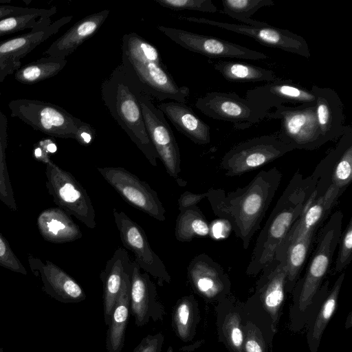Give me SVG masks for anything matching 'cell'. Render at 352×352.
Wrapping results in <instances>:
<instances>
[{
  "instance_id": "cell-33",
  "label": "cell",
  "mask_w": 352,
  "mask_h": 352,
  "mask_svg": "<svg viewBox=\"0 0 352 352\" xmlns=\"http://www.w3.org/2000/svg\"><path fill=\"white\" fill-rule=\"evenodd\" d=\"M224 78L237 82H273L278 78L275 73L254 65L230 60H220L213 65Z\"/></svg>"
},
{
  "instance_id": "cell-14",
  "label": "cell",
  "mask_w": 352,
  "mask_h": 352,
  "mask_svg": "<svg viewBox=\"0 0 352 352\" xmlns=\"http://www.w3.org/2000/svg\"><path fill=\"white\" fill-rule=\"evenodd\" d=\"M103 178L132 206L164 221L166 210L157 193L145 182L122 167H98Z\"/></svg>"
},
{
  "instance_id": "cell-26",
  "label": "cell",
  "mask_w": 352,
  "mask_h": 352,
  "mask_svg": "<svg viewBox=\"0 0 352 352\" xmlns=\"http://www.w3.org/2000/svg\"><path fill=\"white\" fill-rule=\"evenodd\" d=\"M109 14V10H104L82 18L55 40L45 54L66 58L99 30Z\"/></svg>"
},
{
  "instance_id": "cell-15",
  "label": "cell",
  "mask_w": 352,
  "mask_h": 352,
  "mask_svg": "<svg viewBox=\"0 0 352 352\" xmlns=\"http://www.w3.org/2000/svg\"><path fill=\"white\" fill-rule=\"evenodd\" d=\"M157 28L182 47L209 58H229L252 60H263L268 58L265 54L222 38L171 27L160 25Z\"/></svg>"
},
{
  "instance_id": "cell-32",
  "label": "cell",
  "mask_w": 352,
  "mask_h": 352,
  "mask_svg": "<svg viewBox=\"0 0 352 352\" xmlns=\"http://www.w3.org/2000/svg\"><path fill=\"white\" fill-rule=\"evenodd\" d=\"M200 318L199 305L193 295L178 299L171 313V325L177 337L184 342L192 341Z\"/></svg>"
},
{
  "instance_id": "cell-44",
  "label": "cell",
  "mask_w": 352,
  "mask_h": 352,
  "mask_svg": "<svg viewBox=\"0 0 352 352\" xmlns=\"http://www.w3.org/2000/svg\"><path fill=\"white\" fill-rule=\"evenodd\" d=\"M164 336L158 332L147 335L142 339L132 352H162Z\"/></svg>"
},
{
  "instance_id": "cell-51",
  "label": "cell",
  "mask_w": 352,
  "mask_h": 352,
  "mask_svg": "<svg viewBox=\"0 0 352 352\" xmlns=\"http://www.w3.org/2000/svg\"><path fill=\"white\" fill-rule=\"evenodd\" d=\"M203 342H204V340H198L196 342H195L190 345L184 346L181 347L180 351H192L195 349H196L197 348H198L199 346H200Z\"/></svg>"
},
{
  "instance_id": "cell-49",
  "label": "cell",
  "mask_w": 352,
  "mask_h": 352,
  "mask_svg": "<svg viewBox=\"0 0 352 352\" xmlns=\"http://www.w3.org/2000/svg\"><path fill=\"white\" fill-rule=\"evenodd\" d=\"M33 157L39 162L46 164L51 159L50 155L46 153L37 143L34 144L33 149Z\"/></svg>"
},
{
  "instance_id": "cell-31",
  "label": "cell",
  "mask_w": 352,
  "mask_h": 352,
  "mask_svg": "<svg viewBox=\"0 0 352 352\" xmlns=\"http://www.w3.org/2000/svg\"><path fill=\"white\" fill-rule=\"evenodd\" d=\"M344 277L343 272L329 289L316 314L306 323L307 342L310 352L318 351L322 334L336 310Z\"/></svg>"
},
{
  "instance_id": "cell-18",
  "label": "cell",
  "mask_w": 352,
  "mask_h": 352,
  "mask_svg": "<svg viewBox=\"0 0 352 352\" xmlns=\"http://www.w3.org/2000/svg\"><path fill=\"white\" fill-rule=\"evenodd\" d=\"M194 292L208 302H218L231 294V281L222 267L206 254L194 257L188 267Z\"/></svg>"
},
{
  "instance_id": "cell-23",
  "label": "cell",
  "mask_w": 352,
  "mask_h": 352,
  "mask_svg": "<svg viewBox=\"0 0 352 352\" xmlns=\"http://www.w3.org/2000/svg\"><path fill=\"white\" fill-rule=\"evenodd\" d=\"M65 16L55 21L51 19L32 28L30 32L0 41V62L18 63L41 43L56 34L72 19Z\"/></svg>"
},
{
  "instance_id": "cell-47",
  "label": "cell",
  "mask_w": 352,
  "mask_h": 352,
  "mask_svg": "<svg viewBox=\"0 0 352 352\" xmlns=\"http://www.w3.org/2000/svg\"><path fill=\"white\" fill-rule=\"evenodd\" d=\"M33 8H23L10 6L8 4L0 5V19L3 18L24 14L30 12Z\"/></svg>"
},
{
  "instance_id": "cell-5",
  "label": "cell",
  "mask_w": 352,
  "mask_h": 352,
  "mask_svg": "<svg viewBox=\"0 0 352 352\" xmlns=\"http://www.w3.org/2000/svg\"><path fill=\"white\" fill-rule=\"evenodd\" d=\"M343 213L334 212L320 231L317 243L304 276L296 282L289 309L290 329L298 331L305 327V316L320 288L342 234Z\"/></svg>"
},
{
  "instance_id": "cell-22",
  "label": "cell",
  "mask_w": 352,
  "mask_h": 352,
  "mask_svg": "<svg viewBox=\"0 0 352 352\" xmlns=\"http://www.w3.org/2000/svg\"><path fill=\"white\" fill-rule=\"evenodd\" d=\"M246 98L268 111L278 105L294 106L316 102L312 91L300 87L291 80L278 79L266 85L249 89Z\"/></svg>"
},
{
  "instance_id": "cell-28",
  "label": "cell",
  "mask_w": 352,
  "mask_h": 352,
  "mask_svg": "<svg viewBox=\"0 0 352 352\" xmlns=\"http://www.w3.org/2000/svg\"><path fill=\"white\" fill-rule=\"evenodd\" d=\"M157 108L166 115L180 133L198 144L210 142V126L201 120L186 103L163 102Z\"/></svg>"
},
{
  "instance_id": "cell-20",
  "label": "cell",
  "mask_w": 352,
  "mask_h": 352,
  "mask_svg": "<svg viewBox=\"0 0 352 352\" xmlns=\"http://www.w3.org/2000/svg\"><path fill=\"white\" fill-rule=\"evenodd\" d=\"M32 273L42 281L43 291L63 303H78L86 298L81 286L66 272L50 261L31 254L28 257Z\"/></svg>"
},
{
  "instance_id": "cell-8",
  "label": "cell",
  "mask_w": 352,
  "mask_h": 352,
  "mask_svg": "<svg viewBox=\"0 0 352 352\" xmlns=\"http://www.w3.org/2000/svg\"><path fill=\"white\" fill-rule=\"evenodd\" d=\"M45 166L46 186L58 208L94 229L96 212L86 190L69 172L52 160Z\"/></svg>"
},
{
  "instance_id": "cell-1",
  "label": "cell",
  "mask_w": 352,
  "mask_h": 352,
  "mask_svg": "<svg viewBox=\"0 0 352 352\" xmlns=\"http://www.w3.org/2000/svg\"><path fill=\"white\" fill-rule=\"evenodd\" d=\"M282 173L276 167L261 170L244 187L226 192L210 189L207 199L214 214L226 221L246 250L280 184Z\"/></svg>"
},
{
  "instance_id": "cell-17",
  "label": "cell",
  "mask_w": 352,
  "mask_h": 352,
  "mask_svg": "<svg viewBox=\"0 0 352 352\" xmlns=\"http://www.w3.org/2000/svg\"><path fill=\"white\" fill-rule=\"evenodd\" d=\"M261 272L254 294L270 318L272 330L275 334L277 332L286 294V256H274Z\"/></svg>"
},
{
  "instance_id": "cell-48",
  "label": "cell",
  "mask_w": 352,
  "mask_h": 352,
  "mask_svg": "<svg viewBox=\"0 0 352 352\" xmlns=\"http://www.w3.org/2000/svg\"><path fill=\"white\" fill-rule=\"evenodd\" d=\"M21 66V62L7 63L0 62V83L3 82L8 75L15 72Z\"/></svg>"
},
{
  "instance_id": "cell-2",
  "label": "cell",
  "mask_w": 352,
  "mask_h": 352,
  "mask_svg": "<svg viewBox=\"0 0 352 352\" xmlns=\"http://www.w3.org/2000/svg\"><path fill=\"white\" fill-rule=\"evenodd\" d=\"M316 179L296 172L278 199L260 232L246 269L255 276L270 262L292 225L302 213L314 194Z\"/></svg>"
},
{
  "instance_id": "cell-55",
  "label": "cell",
  "mask_w": 352,
  "mask_h": 352,
  "mask_svg": "<svg viewBox=\"0 0 352 352\" xmlns=\"http://www.w3.org/2000/svg\"><path fill=\"white\" fill-rule=\"evenodd\" d=\"M0 352H5L2 348L0 347Z\"/></svg>"
},
{
  "instance_id": "cell-4",
  "label": "cell",
  "mask_w": 352,
  "mask_h": 352,
  "mask_svg": "<svg viewBox=\"0 0 352 352\" xmlns=\"http://www.w3.org/2000/svg\"><path fill=\"white\" fill-rule=\"evenodd\" d=\"M121 50V64L133 73L144 93L158 100L186 102L189 88L176 83L152 43L131 32L123 35Z\"/></svg>"
},
{
  "instance_id": "cell-54",
  "label": "cell",
  "mask_w": 352,
  "mask_h": 352,
  "mask_svg": "<svg viewBox=\"0 0 352 352\" xmlns=\"http://www.w3.org/2000/svg\"><path fill=\"white\" fill-rule=\"evenodd\" d=\"M166 352H174V349L172 346H169Z\"/></svg>"
},
{
  "instance_id": "cell-30",
  "label": "cell",
  "mask_w": 352,
  "mask_h": 352,
  "mask_svg": "<svg viewBox=\"0 0 352 352\" xmlns=\"http://www.w3.org/2000/svg\"><path fill=\"white\" fill-rule=\"evenodd\" d=\"M130 270L125 276L113 309L106 336L107 352H121L130 315Z\"/></svg>"
},
{
  "instance_id": "cell-21",
  "label": "cell",
  "mask_w": 352,
  "mask_h": 352,
  "mask_svg": "<svg viewBox=\"0 0 352 352\" xmlns=\"http://www.w3.org/2000/svg\"><path fill=\"white\" fill-rule=\"evenodd\" d=\"M342 193L331 188H329L323 196L318 199H311L302 213L291 227L274 256H285V252L292 242L309 232L317 231L320 225L330 215Z\"/></svg>"
},
{
  "instance_id": "cell-56",
  "label": "cell",
  "mask_w": 352,
  "mask_h": 352,
  "mask_svg": "<svg viewBox=\"0 0 352 352\" xmlns=\"http://www.w3.org/2000/svg\"></svg>"
},
{
  "instance_id": "cell-9",
  "label": "cell",
  "mask_w": 352,
  "mask_h": 352,
  "mask_svg": "<svg viewBox=\"0 0 352 352\" xmlns=\"http://www.w3.org/2000/svg\"><path fill=\"white\" fill-rule=\"evenodd\" d=\"M293 150L276 133L261 135L230 148L223 156L220 166L226 176H238L273 162Z\"/></svg>"
},
{
  "instance_id": "cell-40",
  "label": "cell",
  "mask_w": 352,
  "mask_h": 352,
  "mask_svg": "<svg viewBox=\"0 0 352 352\" xmlns=\"http://www.w3.org/2000/svg\"><path fill=\"white\" fill-rule=\"evenodd\" d=\"M243 352H268L267 344L261 329L243 316Z\"/></svg>"
},
{
  "instance_id": "cell-16",
  "label": "cell",
  "mask_w": 352,
  "mask_h": 352,
  "mask_svg": "<svg viewBox=\"0 0 352 352\" xmlns=\"http://www.w3.org/2000/svg\"><path fill=\"white\" fill-rule=\"evenodd\" d=\"M114 221L123 245L131 251L135 262L146 273L158 280L170 283L171 277L162 259L152 250L144 230L124 212L113 209Z\"/></svg>"
},
{
  "instance_id": "cell-12",
  "label": "cell",
  "mask_w": 352,
  "mask_h": 352,
  "mask_svg": "<svg viewBox=\"0 0 352 352\" xmlns=\"http://www.w3.org/2000/svg\"><path fill=\"white\" fill-rule=\"evenodd\" d=\"M311 175L317 182L312 199L324 195L329 188L342 192L352 180V128L345 125L336 146L318 163Z\"/></svg>"
},
{
  "instance_id": "cell-35",
  "label": "cell",
  "mask_w": 352,
  "mask_h": 352,
  "mask_svg": "<svg viewBox=\"0 0 352 352\" xmlns=\"http://www.w3.org/2000/svg\"><path fill=\"white\" fill-rule=\"evenodd\" d=\"M66 64V58L47 56L21 66L14 72V78L22 84H36L54 77Z\"/></svg>"
},
{
  "instance_id": "cell-39",
  "label": "cell",
  "mask_w": 352,
  "mask_h": 352,
  "mask_svg": "<svg viewBox=\"0 0 352 352\" xmlns=\"http://www.w3.org/2000/svg\"><path fill=\"white\" fill-rule=\"evenodd\" d=\"M223 12L245 23L259 9L274 5L272 0H223Z\"/></svg>"
},
{
  "instance_id": "cell-45",
  "label": "cell",
  "mask_w": 352,
  "mask_h": 352,
  "mask_svg": "<svg viewBox=\"0 0 352 352\" xmlns=\"http://www.w3.org/2000/svg\"><path fill=\"white\" fill-rule=\"evenodd\" d=\"M96 137V130L89 124L81 121L74 139L81 145H89Z\"/></svg>"
},
{
  "instance_id": "cell-13",
  "label": "cell",
  "mask_w": 352,
  "mask_h": 352,
  "mask_svg": "<svg viewBox=\"0 0 352 352\" xmlns=\"http://www.w3.org/2000/svg\"><path fill=\"white\" fill-rule=\"evenodd\" d=\"M146 132L168 174L175 179L181 172L179 146L164 114L142 89L138 94Z\"/></svg>"
},
{
  "instance_id": "cell-50",
  "label": "cell",
  "mask_w": 352,
  "mask_h": 352,
  "mask_svg": "<svg viewBox=\"0 0 352 352\" xmlns=\"http://www.w3.org/2000/svg\"><path fill=\"white\" fill-rule=\"evenodd\" d=\"M37 144L49 155L54 153L57 150L55 142L50 138H45L40 140Z\"/></svg>"
},
{
  "instance_id": "cell-53",
  "label": "cell",
  "mask_w": 352,
  "mask_h": 352,
  "mask_svg": "<svg viewBox=\"0 0 352 352\" xmlns=\"http://www.w3.org/2000/svg\"><path fill=\"white\" fill-rule=\"evenodd\" d=\"M12 1V0H0V5L1 4H8Z\"/></svg>"
},
{
  "instance_id": "cell-10",
  "label": "cell",
  "mask_w": 352,
  "mask_h": 352,
  "mask_svg": "<svg viewBox=\"0 0 352 352\" xmlns=\"http://www.w3.org/2000/svg\"><path fill=\"white\" fill-rule=\"evenodd\" d=\"M188 22L206 24L251 37L261 45L283 50L309 58L311 56L306 41L287 30L272 26L265 22L250 19L248 25L217 21L203 17L182 16Z\"/></svg>"
},
{
  "instance_id": "cell-36",
  "label": "cell",
  "mask_w": 352,
  "mask_h": 352,
  "mask_svg": "<svg viewBox=\"0 0 352 352\" xmlns=\"http://www.w3.org/2000/svg\"><path fill=\"white\" fill-rule=\"evenodd\" d=\"M175 233L179 241H190L195 237L209 235L210 225L201 210L195 206L179 213L176 220Z\"/></svg>"
},
{
  "instance_id": "cell-27",
  "label": "cell",
  "mask_w": 352,
  "mask_h": 352,
  "mask_svg": "<svg viewBox=\"0 0 352 352\" xmlns=\"http://www.w3.org/2000/svg\"><path fill=\"white\" fill-rule=\"evenodd\" d=\"M131 264L127 252L122 248H118L100 273L104 320L107 326L109 325L113 309L125 276L131 269Z\"/></svg>"
},
{
  "instance_id": "cell-6",
  "label": "cell",
  "mask_w": 352,
  "mask_h": 352,
  "mask_svg": "<svg viewBox=\"0 0 352 352\" xmlns=\"http://www.w3.org/2000/svg\"><path fill=\"white\" fill-rule=\"evenodd\" d=\"M266 118L280 120L279 139L293 149L313 151L324 144L316 117V102L278 105Z\"/></svg>"
},
{
  "instance_id": "cell-34",
  "label": "cell",
  "mask_w": 352,
  "mask_h": 352,
  "mask_svg": "<svg viewBox=\"0 0 352 352\" xmlns=\"http://www.w3.org/2000/svg\"><path fill=\"white\" fill-rule=\"evenodd\" d=\"M317 231H311L292 242L285 252L287 258L286 293L292 292L300 278V274Z\"/></svg>"
},
{
  "instance_id": "cell-25",
  "label": "cell",
  "mask_w": 352,
  "mask_h": 352,
  "mask_svg": "<svg viewBox=\"0 0 352 352\" xmlns=\"http://www.w3.org/2000/svg\"><path fill=\"white\" fill-rule=\"evenodd\" d=\"M243 305L230 294L215 308L219 341L229 352H243Z\"/></svg>"
},
{
  "instance_id": "cell-46",
  "label": "cell",
  "mask_w": 352,
  "mask_h": 352,
  "mask_svg": "<svg viewBox=\"0 0 352 352\" xmlns=\"http://www.w3.org/2000/svg\"><path fill=\"white\" fill-rule=\"evenodd\" d=\"M208 192L196 194L189 191H186L181 195L178 199V209L181 212L192 206H196L203 199L207 198Z\"/></svg>"
},
{
  "instance_id": "cell-24",
  "label": "cell",
  "mask_w": 352,
  "mask_h": 352,
  "mask_svg": "<svg viewBox=\"0 0 352 352\" xmlns=\"http://www.w3.org/2000/svg\"><path fill=\"white\" fill-rule=\"evenodd\" d=\"M311 91L316 97L317 121L324 143L339 139L345 126L340 98L329 87L314 85Z\"/></svg>"
},
{
  "instance_id": "cell-7",
  "label": "cell",
  "mask_w": 352,
  "mask_h": 352,
  "mask_svg": "<svg viewBox=\"0 0 352 352\" xmlns=\"http://www.w3.org/2000/svg\"><path fill=\"white\" fill-rule=\"evenodd\" d=\"M8 107L12 117L54 138L74 139L82 121L56 104L35 99L12 100Z\"/></svg>"
},
{
  "instance_id": "cell-11",
  "label": "cell",
  "mask_w": 352,
  "mask_h": 352,
  "mask_svg": "<svg viewBox=\"0 0 352 352\" xmlns=\"http://www.w3.org/2000/svg\"><path fill=\"white\" fill-rule=\"evenodd\" d=\"M195 107L214 120L231 122L236 129H248L266 118L268 111L236 93L212 91L197 98Z\"/></svg>"
},
{
  "instance_id": "cell-38",
  "label": "cell",
  "mask_w": 352,
  "mask_h": 352,
  "mask_svg": "<svg viewBox=\"0 0 352 352\" xmlns=\"http://www.w3.org/2000/svg\"><path fill=\"white\" fill-rule=\"evenodd\" d=\"M7 129V118L0 109V201L11 210L16 212L17 205L6 163Z\"/></svg>"
},
{
  "instance_id": "cell-42",
  "label": "cell",
  "mask_w": 352,
  "mask_h": 352,
  "mask_svg": "<svg viewBox=\"0 0 352 352\" xmlns=\"http://www.w3.org/2000/svg\"><path fill=\"white\" fill-rule=\"evenodd\" d=\"M339 250L335 263V271L341 272L346 267L352 258V218L340 236Z\"/></svg>"
},
{
  "instance_id": "cell-43",
  "label": "cell",
  "mask_w": 352,
  "mask_h": 352,
  "mask_svg": "<svg viewBox=\"0 0 352 352\" xmlns=\"http://www.w3.org/2000/svg\"><path fill=\"white\" fill-rule=\"evenodd\" d=\"M0 265L4 268L27 275L25 267L13 252L8 240L0 232Z\"/></svg>"
},
{
  "instance_id": "cell-3",
  "label": "cell",
  "mask_w": 352,
  "mask_h": 352,
  "mask_svg": "<svg viewBox=\"0 0 352 352\" xmlns=\"http://www.w3.org/2000/svg\"><path fill=\"white\" fill-rule=\"evenodd\" d=\"M142 89L133 73L120 64L102 82L101 96L112 118L149 163L157 166L158 155L146 132L138 98Z\"/></svg>"
},
{
  "instance_id": "cell-37",
  "label": "cell",
  "mask_w": 352,
  "mask_h": 352,
  "mask_svg": "<svg viewBox=\"0 0 352 352\" xmlns=\"http://www.w3.org/2000/svg\"><path fill=\"white\" fill-rule=\"evenodd\" d=\"M56 7L50 9L32 8L27 13L0 19V37L32 28L49 21L56 13Z\"/></svg>"
},
{
  "instance_id": "cell-52",
  "label": "cell",
  "mask_w": 352,
  "mask_h": 352,
  "mask_svg": "<svg viewBox=\"0 0 352 352\" xmlns=\"http://www.w3.org/2000/svg\"><path fill=\"white\" fill-rule=\"evenodd\" d=\"M348 321V323H346V328H350L351 327L352 322H351V314L350 313L349 314L348 318L346 319Z\"/></svg>"
},
{
  "instance_id": "cell-41",
  "label": "cell",
  "mask_w": 352,
  "mask_h": 352,
  "mask_svg": "<svg viewBox=\"0 0 352 352\" xmlns=\"http://www.w3.org/2000/svg\"><path fill=\"white\" fill-rule=\"evenodd\" d=\"M164 8L174 10H193L214 13L218 11L211 0H154Z\"/></svg>"
},
{
  "instance_id": "cell-19",
  "label": "cell",
  "mask_w": 352,
  "mask_h": 352,
  "mask_svg": "<svg viewBox=\"0 0 352 352\" xmlns=\"http://www.w3.org/2000/svg\"><path fill=\"white\" fill-rule=\"evenodd\" d=\"M130 310L137 327H143L150 320L162 321L166 314L156 285L135 261L131 262L130 271Z\"/></svg>"
},
{
  "instance_id": "cell-29",
  "label": "cell",
  "mask_w": 352,
  "mask_h": 352,
  "mask_svg": "<svg viewBox=\"0 0 352 352\" xmlns=\"http://www.w3.org/2000/svg\"><path fill=\"white\" fill-rule=\"evenodd\" d=\"M36 223L41 235L48 242L63 243L82 237L79 226L68 213L59 208L43 210L37 217Z\"/></svg>"
}]
</instances>
